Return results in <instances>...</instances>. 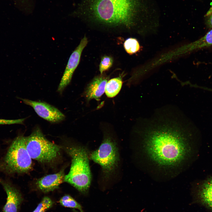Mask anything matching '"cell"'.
<instances>
[{
	"mask_svg": "<svg viewBox=\"0 0 212 212\" xmlns=\"http://www.w3.org/2000/svg\"><path fill=\"white\" fill-rule=\"evenodd\" d=\"M87 42L85 36L70 55L57 89V91L60 93L70 83L73 73L79 63L82 52Z\"/></svg>",
	"mask_w": 212,
	"mask_h": 212,
	"instance_id": "7",
	"label": "cell"
},
{
	"mask_svg": "<svg viewBox=\"0 0 212 212\" xmlns=\"http://www.w3.org/2000/svg\"><path fill=\"white\" fill-rule=\"evenodd\" d=\"M0 184L7 195L3 212H18L23 199L19 190L10 182L0 178Z\"/></svg>",
	"mask_w": 212,
	"mask_h": 212,
	"instance_id": "9",
	"label": "cell"
},
{
	"mask_svg": "<svg viewBox=\"0 0 212 212\" xmlns=\"http://www.w3.org/2000/svg\"><path fill=\"white\" fill-rule=\"evenodd\" d=\"M64 169L58 172L47 175L38 179L36 184L38 189L44 193H47L57 189L64 181Z\"/></svg>",
	"mask_w": 212,
	"mask_h": 212,
	"instance_id": "11",
	"label": "cell"
},
{
	"mask_svg": "<svg viewBox=\"0 0 212 212\" xmlns=\"http://www.w3.org/2000/svg\"><path fill=\"white\" fill-rule=\"evenodd\" d=\"M74 211L75 212H78L77 211H75V210H74Z\"/></svg>",
	"mask_w": 212,
	"mask_h": 212,
	"instance_id": "20",
	"label": "cell"
},
{
	"mask_svg": "<svg viewBox=\"0 0 212 212\" xmlns=\"http://www.w3.org/2000/svg\"><path fill=\"white\" fill-rule=\"evenodd\" d=\"M89 158L100 165L104 178L107 179L113 175L118 167L120 155L117 143L111 134L105 132L101 145L89 154Z\"/></svg>",
	"mask_w": 212,
	"mask_h": 212,
	"instance_id": "5",
	"label": "cell"
},
{
	"mask_svg": "<svg viewBox=\"0 0 212 212\" xmlns=\"http://www.w3.org/2000/svg\"><path fill=\"white\" fill-rule=\"evenodd\" d=\"M124 47L126 52L132 54L139 51L141 47L138 41L135 38L127 39L124 43Z\"/></svg>",
	"mask_w": 212,
	"mask_h": 212,
	"instance_id": "14",
	"label": "cell"
},
{
	"mask_svg": "<svg viewBox=\"0 0 212 212\" xmlns=\"http://www.w3.org/2000/svg\"><path fill=\"white\" fill-rule=\"evenodd\" d=\"M108 78L101 75L97 77L88 85L84 92V95L87 101L95 99L99 101L105 92L106 84Z\"/></svg>",
	"mask_w": 212,
	"mask_h": 212,
	"instance_id": "12",
	"label": "cell"
},
{
	"mask_svg": "<svg viewBox=\"0 0 212 212\" xmlns=\"http://www.w3.org/2000/svg\"><path fill=\"white\" fill-rule=\"evenodd\" d=\"M59 202L64 207L77 209L80 212H84L81 205L69 195H66L63 196L59 200Z\"/></svg>",
	"mask_w": 212,
	"mask_h": 212,
	"instance_id": "15",
	"label": "cell"
},
{
	"mask_svg": "<svg viewBox=\"0 0 212 212\" xmlns=\"http://www.w3.org/2000/svg\"><path fill=\"white\" fill-rule=\"evenodd\" d=\"M20 99L24 104L32 107L39 116L51 122H59L65 119V116L62 113L48 103L26 99Z\"/></svg>",
	"mask_w": 212,
	"mask_h": 212,
	"instance_id": "8",
	"label": "cell"
},
{
	"mask_svg": "<svg viewBox=\"0 0 212 212\" xmlns=\"http://www.w3.org/2000/svg\"><path fill=\"white\" fill-rule=\"evenodd\" d=\"M26 146L32 159L41 163H49L59 155L61 148L48 140L39 127L26 137Z\"/></svg>",
	"mask_w": 212,
	"mask_h": 212,
	"instance_id": "6",
	"label": "cell"
},
{
	"mask_svg": "<svg viewBox=\"0 0 212 212\" xmlns=\"http://www.w3.org/2000/svg\"><path fill=\"white\" fill-rule=\"evenodd\" d=\"M25 118L15 120L0 119V125H6L14 124H23Z\"/></svg>",
	"mask_w": 212,
	"mask_h": 212,
	"instance_id": "18",
	"label": "cell"
},
{
	"mask_svg": "<svg viewBox=\"0 0 212 212\" xmlns=\"http://www.w3.org/2000/svg\"><path fill=\"white\" fill-rule=\"evenodd\" d=\"M206 24L209 28L212 29V4L206 14Z\"/></svg>",
	"mask_w": 212,
	"mask_h": 212,
	"instance_id": "19",
	"label": "cell"
},
{
	"mask_svg": "<svg viewBox=\"0 0 212 212\" xmlns=\"http://www.w3.org/2000/svg\"><path fill=\"white\" fill-rule=\"evenodd\" d=\"M152 120L136 131L141 168L155 180H168L182 172L190 157L189 129L174 118Z\"/></svg>",
	"mask_w": 212,
	"mask_h": 212,
	"instance_id": "1",
	"label": "cell"
},
{
	"mask_svg": "<svg viewBox=\"0 0 212 212\" xmlns=\"http://www.w3.org/2000/svg\"><path fill=\"white\" fill-rule=\"evenodd\" d=\"M66 150L71 158V164L69 172L65 176L64 181L82 193H86L92 180L87 149L83 146L74 145L67 147Z\"/></svg>",
	"mask_w": 212,
	"mask_h": 212,
	"instance_id": "3",
	"label": "cell"
},
{
	"mask_svg": "<svg viewBox=\"0 0 212 212\" xmlns=\"http://www.w3.org/2000/svg\"><path fill=\"white\" fill-rule=\"evenodd\" d=\"M136 0H92L90 9L95 19L110 25L128 26L135 12Z\"/></svg>",
	"mask_w": 212,
	"mask_h": 212,
	"instance_id": "2",
	"label": "cell"
},
{
	"mask_svg": "<svg viewBox=\"0 0 212 212\" xmlns=\"http://www.w3.org/2000/svg\"><path fill=\"white\" fill-rule=\"evenodd\" d=\"M194 202L212 211V177L202 182L193 191Z\"/></svg>",
	"mask_w": 212,
	"mask_h": 212,
	"instance_id": "10",
	"label": "cell"
},
{
	"mask_svg": "<svg viewBox=\"0 0 212 212\" xmlns=\"http://www.w3.org/2000/svg\"><path fill=\"white\" fill-rule=\"evenodd\" d=\"M122 84V78L120 76L109 80L105 86V92L106 96L110 98L116 96L120 91Z\"/></svg>",
	"mask_w": 212,
	"mask_h": 212,
	"instance_id": "13",
	"label": "cell"
},
{
	"mask_svg": "<svg viewBox=\"0 0 212 212\" xmlns=\"http://www.w3.org/2000/svg\"><path fill=\"white\" fill-rule=\"evenodd\" d=\"M53 202L48 197H44L33 212H45L52 207Z\"/></svg>",
	"mask_w": 212,
	"mask_h": 212,
	"instance_id": "16",
	"label": "cell"
},
{
	"mask_svg": "<svg viewBox=\"0 0 212 212\" xmlns=\"http://www.w3.org/2000/svg\"><path fill=\"white\" fill-rule=\"evenodd\" d=\"M113 63V59L111 57L107 56L103 57L99 66L100 74H102L104 72L109 69L112 66Z\"/></svg>",
	"mask_w": 212,
	"mask_h": 212,
	"instance_id": "17",
	"label": "cell"
},
{
	"mask_svg": "<svg viewBox=\"0 0 212 212\" xmlns=\"http://www.w3.org/2000/svg\"><path fill=\"white\" fill-rule=\"evenodd\" d=\"M26 137L19 136L12 141L0 160V172L12 175L26 173L31 170L32 159L26 148Z\"/></svg>",
	"mask_w": 212,
	"mask_h": 212,
	"instance_id": "4",
	"label": "cell"
}]
</instances>
